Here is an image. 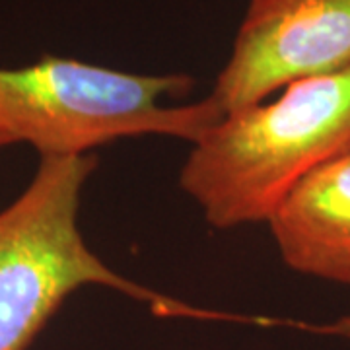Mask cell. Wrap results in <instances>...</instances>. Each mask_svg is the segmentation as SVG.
Masks as SVG:
<instances>
[{
  "mask_svg": "<svg viewBox=\"0 0 350 350\" xmlns=\"http://www.w3.org/2000/svg\"><path fill=\"white\" fill-rule=\"evenodd\" d=\"M350 66V0H250L213 96L224 115Z\"/></svg>",
  "mask_w": 350,
  "mask_h": 350,
  "instance_id": "4",
  "label": "cell"
},
{
  "mask_svg": "<svg viewBox=\"0 0 350 350\" xmlns=\"http://www.w3.org/2000/svg\"><path fill=\"white\" fill-rule=\"evenodd\" d=\"M98 158L45 156L22 193L0 208V350H27L75 292L101 286L163 315L206 317L111 269L80 230L84 187Z\"/></svg>",
  "mask_w": 350,
  "mask_h": 350,
  "instance_id": "3",
  "label": "cell"
},
{
  "mask_svg": "<svg viewBox=\"0 0 350 350\" xmlns=\"http://www.w3.org/2000/svg\"><path fill=\"white\" fill-rule=\"evenodd\" d=\"M350 152V66L224 115L191 146L179 187L216 230L267 222L304 175Z\"/></svg>",
  "mask_w": 350,
  "mask_h": 350,
  "instance_id": "1",
  "label": "cell"
},
{
  "mask_svg": "<svg viewBox=\"0 0 350 350\" xmlns=\"http://www.w3.org/2000/svg\"><path fill=\"white\" fill-rule=\"evenodd\" d=\"M12 144H14V142L10 140V138L0 133V148H4V146H12Z\"/></svg>",
  "mask_w": 350,
  "mask_h": 350,
  "instance_id": "6",
  "label": "cell"
},
{
  "mask_svg": "<svg viewBox=\"0 0 350 350\" xmlns=\"http://www.w3.org/2000/svg\"><path fill=\"white\" fill-rule=\"evenodd\" d=\"M265 224L290 271L350 286V152L296 181Z\"/></svg>",
  "mask_w": 350,
  "mask_h": 350,
  "instance_id": "5",
  "label": "cell"
},
{
  "mask_svg": "<svg viewBox=\"0 0 350 350\" xmlns=\"http://www.w3.org/2000/svg\"><path fill=\"white\" fill-rule=\"evenodd\" d=\"M195 88L183 72L137 75L45 55L0 66V133L39 158L86 156L123 138L165 137L191 146L224 119L213 96L167 105Z\"/></svg>",
  "mask_w": 350,
  "mask_h": 350,
  "instance_id": "2",
  "label": "cell"
},
{
  "mask_svg": "<svg viewBox=\"0 0 350 350\" xmlns=\"http://www.w3.org/2000/svg\"><path fill=\"white\" fill-rule=\"evenodd\" d=\"M345 331H347V337H350V317L347 319V323H345Z\"/></svg>",
  "mask_w": 350,
  "mask_h": 350,
  "instance_id": "7",
  "label": "cell"
}]
</instances>
